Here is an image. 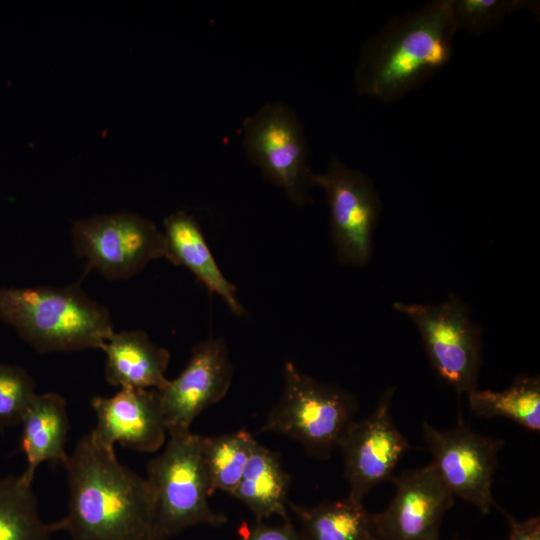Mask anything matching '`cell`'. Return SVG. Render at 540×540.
<instances>
[{
    "label": "cell",
    "instance_id": "1",
    "mask_svg": "<svg viewBox=\"0 0 540 540\" xmlns=\"http://www.w3.org/2000/svg\"><path fill=\"white\" fill-rule=\"evenodd\" d=\"M68 511L52 532L72 540H153L154 498L146 478L123 465L90 431L68 454Z\"/></svg>",
    "mask_w": 540,
    "mask_h": 540
},
{
    "label": "cell",
    "instance_id": "2",
    "mask_svg": "<svg viewBox=\"0 0 540 540\" xmlns=\"http://www.w3.org/2000/svg\"><path fill=\"white\" fill-rule=\"evenodd\" d=\"M457 30L452 0L431 1L393 19L361 50L357 92L384 102L401 98L449 62Z\"/></svg>",
    "mask_w": 540,
    "mask_h": 540
},
{
    "label": "cell",
    "instance_id": "3",
    "mask_svg": "<svg viewBox=\"0 0 540 540\" xmlns=\"http://www.w3.org/2000/svg\"><path fill=\"white\" fill-rule=\"evenodd\" d=\"M0 319L40 353L102 350L114 332L108 309L79 284L0 286Z\"/></svg>",
    "mask_w": 540,
    "mask_h": 540
},
{
    "label": "cell",
    "instance_id": "4",
    "mask_svg": "<svg viewBox=\"0 0 540 540\" xmlns=\"http://www.w3.org/2000/svg\"><path fill=\"white\" fill-rule=\"evenodd\" d=\"M146 479L154 498L153 540H169L196 525L227 522L226 515L208 504L201 435H170L163 452L148 462Z\"/></svg>",
    "mask_w": 540,
    "mask_h": 540
},
{
    "label": "cell",
    "instance_id": "5",
    "mask_svg": "<svg viewBox=\"0 0 540 540\" xmlns=\"http://www.w3.org/2000/svg\"><path fill=\"white\" fill-rule=\"evenodd\" d=\"M356 409L350 392L303 373L289 361L283 367L281 395L261 431L283 434L310 456L327 459L339 447Z\"/></svg>",
    "mask_w": 540,
    "mask_h": 540
},
{
    "label": "cell",
    "instance_id": "6",
    "mask_svg": "<svg viewBox=\"0 0 540 540\" xmlns=\"http://www.w3.org/2000/svg\"><path fill=\"white\" fill-rule=\"evenodd\" d=\"M243 148L263 177L297 206L311 202L314 173L303 127L282 102H269L245 119Z\"/></svg>",
    "mask_w": 540,
    "mask_h": 540
},
{
    "label": "cell",
    "instance_id": "7",
    "mask_svg": "<svg viewBox=\"0 0 540 540\" xmlns=\"http://www.w3.org/2000/svg\"><path fill=\"white\" fill-rule=\"evenodd\" d=\"M394 309L417 327L437 375L458 397L477 389L481 368V328L457 297L438 305L395 302Z\"/></svg>",
    "mask_w": 540,
    "mask_h": 540
},
{
    "label": "cell",
    "instance_id": "8",
    "mask_svg": "<svg viewBox=\"0 0 540 540\" xmlns=\"http://www.w3.org/2000/svg\"><path fill=\"white\" fill-rule=\"evenodd\" d=\"M72 244L88 268L111 280L128 279L149 262L166 256L163 231L132 212L77 220L72 227Z\"/></svg>",
    "mask_w": 540,
    "mask_h": 540
},
{
    "label": "cell",
    "instance_id": "9",
    "mask_svg": "<svg viewBox=\"0 0 540 540\" xmlns=\"http://www.w3.org/2000/svg\"><path fill=\"white\" fill-rule=\"evenodd\" d=\"M313 182L324 191L328 203L337 261L354 267L366 265L373 254V236L382 209L372 180L334 157L323 173L314 175Z\"/></svg>",
    "mask_w": 540,
    "mask_h": 540
},
{
    "label": "cell",
    "instance_id": "10",
    "mask_svg": "<svg viewBox=\"0 0 540 540\" xmlns=\"http://www.w3.org/2000/svg\"><path fill=\"white\" fill-rule=\"evenodd\" d=\"M430 463L448 490L474 505L482 514L497 507L492 481L503 441L474 432L459 415L457 425L440 430L428 422L422 425Z\"/></svg>",
    "mask_w": 540,
    "mask_h": 540
},
{
    "label": "cell",
    "instance_id": "11",
    "mask_svg": "<svg viewBox=\"0 0 540 540\" xmlns=\"http://www.w3.org/2000/svg\"><path fill=\"white\" fill-rule=\"evenodd\" d=\"M394 391V387L386 389L368 416L354 420L338 447L349 485L348 497L360 503L375 486L391 481L400 458L410 448L391 417Z\"/></svg>",
    "mask_w": 540,
    "mask_h": 540
},
{
    "label": "cell",
    "instance_id": "12",
    "mask_svg": "<svg viewBox=\"0 0 540 540\" xmlns=\"http://www.w3.org/2000/svg\"><path fill=\"white\" fill-rule=\"evenodd\" d=\"M232 378L230 351L222 337L196 343L184 369L159 390L168 435L190 432L194 419L224 398Z\"/></svg>",
    "mask_w": 540,
    "mask_h": 540
},
{
    "label": "cell",
    "instance_id": "13",
    "mask_svg": "<svg viewBox=\"0 0 540 540\" xmlns=\"http://www.w3.org/2000/svg\"><path fill=\"white\" fill-rule=\"evenodd\" d=\"M391 481L395 495L388 507L373 514L380 540H439L445 513L454 496L431 464L407 470Z\"/></svg>",
    "mask_w": 540,
    "mask_h": 540
},
{
    "label": "cell",
    "instance_id": "14",
    "mask_svg": "<svg viewBox=\"0 0 540 540\" xmlns=\"http://www.w3.org/2000/svg\"><path fill=\"white\" fill-rule=\"evenodd\" d=\"M97 424L91 430L104 445L121 446L153 453L159 450L168 435L157 389L122 388L111 397L91 399Z\"/></svg>",
    "mask_w": 540,
    "mask_h": 540
},
{
    "label": "cell",
    "instance_id": "15",
    "mask_svg": "<svg viewBox=\"0 0 540 540\" xmlns=\"http://www.w3.org/2000/svg\"><path fill=\"white\" fill-rule=\"evenodd\" d=\"M165 259L187 268L211 294L222 299L236 317L247 312L237 297V287L218 266L197 220L185 211L168 215L163 221Z\"/></svg>",
    "mask_w": 540,
    "mask_h": 540
},
{
    "label": "cell",
    "instance_id": "16",
    "mask_svg": "<svg viewBox=\"0 0 540 540\" xmlns=\"http://www.w3.org/2000/svg\"><path fill=\"white\" fill-rule=\"evenodd\" d=\"M102 350L106 354L105 377L122 388L163 389L170 353L152 342L143 330L113 332Z\"/></svg>",
    "mask_w": 540,
    "mask_h": 540
},
{
    "label": "cell",
    "instance_id": "17",
    "mask_svg": "<svg viewBox=\"0 0 540 540\" xmlns=\"http://www.w3.org/2000/svg\"><path fill=\"white\" fill-rule=\"evenodd\" d=\"M20 424L21 450L27 462L21 475L32 483L41 463L63 465L68 456L65 444L69 432V418L65 398L57 393H36Z\"/></svg>",
    "mask_w": 540,
    "mask_h": 540
},
{
    "label": "cell",
    "instance_id": "18",
    "mask_svg": "<svg viewBox=\"0 0 540 540\" xmlns=\"http://www.w3.org/2000/svg\"><path fill=\"white\" fill-rule=\"evenodd\" d=\"M289 484L290 477L281 464L279 454L256 441L231 496L242 502L256 521L274 515L289 521Z\"/></svg>",
    "mask_w": 540,
    "mask_h": 540
},
{
    "label": "cell",
    "instance_id": "19",
    "mask_svg": "<svg viewBox=\"0 0 540 540\" xmlns=\"http://www.w3.org/2000/svg\"><path fill=\"white\" fill-rule=\"evenodd\" d=\"M299 523L303 540H380L373 514L363 503L348 496L342 500H324L314 506L288 503Z\"/></svg>",
    "mask_w": 540,
    "mask_h": 540
},
{
    "label": "cell",
    "instance_id": "20",
    "mask_svg": "<svg viewBox=\"0 0 540 540\" xmlns=\"http://www.w3.org/2000/svg\"><path fill=\"white\" fill-rule=\"evenodd\" d=\"M469 409L477 416L503 417L523 428L540 430V380L519 376L502 391L478 390L468 395Z\"/></svg>",
    "mask_w": 540,
    "mask_h": 540
},
{
    "label": "cell",
    "instance_id": "21",
    "mask_svg": "<svg viewBox=\"0 0 540 540\" xmlns=\"http://www.w3.org/2000/svg\"><path fill=\"white\" fill-rule=\"evenodd\" d=\"M52 533L40 517L32 483L22 475L0 479V540H50Z\"/></svg>",
    "mask_w": 540,
    "mask_h": 540
},
{
    "label": "cell",
    "instance_id": "22",
    "mask_svg": "<svg viewBox=\"0 0 540 540\" xmlns=\"http://www.w3.org/2000/svg\"><path fill=\"white\" fill-rule=\"evenodd\" d=\"M256 440L244 429L218 436H202V455L210 496L216 491L231 495L237 487Z\"/></svg>",
    "mask_w": 540,
    "mask_h": 540
},
{
    "label": "cell",
    "instance_id": "23",
    "mask_svg": "<svg viewBox=\"0 0 540 540\" xmlns=\"http://www.w3.org/2000/svg\"><path fill=\"white\" fill-rule=\"evenodd\" d=\"M536 10V2L528 0H452V11L458 30L472 34L485 33L511 13Z\"/></svg>",
    "mask_w": 540,
    "mask_h": 540
},
{
    "label": "cell",
    "instance_id": "24",
    "mask_svg": "<svg viewBox=\"0 0 540 540\" xmlns=\"http://www.w3.org/2000/svg\"><path fill=\"white\" fill-rule=\"evenodd\" d=\"M35 394V382L23 368L0 363V430L20 424Z\"/></svg>",
    "mask_w": 540,
    "mask_h": 540
},
{
    "label": "cell",
    "instance_id": "25",
    "mask_svg": "<svg viewBox=\"0 0 540 540\" xmlns=\"http://www.w3.org/2000/svg\"><path fill=\"white\" fill-rule=\"evenodd\" d=\"M237 533L238 540H303L290 520L283 521L281 525H268L263 521L254 524L242 522Z\"/></svg>",
    "mask_w": 540,
    "mask_h": 540
},
{
    "label": "cell",
    "instance_id": "26",
    "mask_svg": "<svg viewBox=\"0 0 540 540\" xmlns=\"http://www.w3.org/2000/svg\"><path fill=\"white\" fill-rule=\"evenodd\" d=\"M509 523L508 540H540V518L538 516L517 521L501 510Z\"/></svg>",
    "mask_w": 540,
    "mask_h": 540
},
{
    "label": "cell",
    "instance_id": "27",
    "mask_svg": "<svg viewBox=\"0 0 540 540\" xmlns=\"http://www.w3.org/2000/svg\"><path fill=\"white\" fill-rule=\"evenodd\" d=\"M453 540H459V539H457V538H454Z\"/></svg>",
    "mask_w": 540,
    "mask_h": 540
}]
</instances>
